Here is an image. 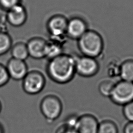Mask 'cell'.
I'll return each mask as SVG.
<instances>
[{"label": "cell", "mask_w": 133, "mask_h": 133, "mask_svg": "<svg viewBox=\"0 0 133 133\" xmlns=\"http://www.w3.org/2000/svg\"><path fill=\"white\" fill-rule=\"evenodd\" d=\"M46 71L50 78L58 84H66L74 78L75 71V56L63 53L49 60Z\"/></svg>", "instance_id": "1"}, {"label": "cell", "mask_w": 133, "mask_h": 133, "mask_svg": "<svg viewBox=\"0 0 133 133\" xmlns=\"http://www.w3.org/2000/svg\"><path fill=\"white\" fill-rule=\"evenodd\" d=\"M77 46L82 55L97 59L103 54L104 42L101 34L89 29L77 40Z\"/></svg>", "instance_id": "2"}, {"label": "cell", "mask_w": 133, "mask_h": 133, "mask_svg": "<svg viewBox=\"0 0 133 133\" xmlns=\"http://www.w3.org/2000/svg\"><path fill=\"white\" fill-rule=\"evenodd\" d=\"M40 110L47 122H52L61 114L63 105L60 99L54 95H48L42 99Z\"/></svg>", "instance_id": "3"}, {"label": "cell", "mask_w": 133, "mask_h": 133, "mask_svg": "<svg viewBox=\"0 0 133 133\" xmlns=\"http://www.w3.org/2000/svg\"><path fill=\"white\" fill-rule=\"evenodd\" d=\"M109 98L113 103L122 106L133 101V83L121 79L116 82Z\"/></svg>", "instance_id": "4"}, {"label": "cell", "mask_w": 133, "mask_h": 133, "mask_svg": "<svg viewBox=\"0 0 133 133\" xmlns=\"http://www.w3.org/2000/svg\"><path fill=\"white\" fill-rule=\"evenodd\" d=\"M22 81L23 90L29 95L39 93L46 84V78L44 74L37 70L28 71Z\"/></svg>", "instance_id": "5"}, {"label": "cell", "mask_w": 133, "mask_h": 133, "mask_svg": "<svg viewBox=\"0 0 133 133\" xmlns=\"http://www.w3.org/2000/svg\"><path fill=\"white\" fill-rule=\"evenodd\" d=\"M100 65L97 59L82 55L75 56L76 73L83 77H91L99 72Z\"/></svg>", "instance_id": "6"}, {"label": "cell", "mask_w": 133, "mask_h": 133, "mask_svg": "<svg viewBox=\"0 0 133 133\" xmlns=\"http://www.w3.org/2000/svg\"><path fill=\"white\" fill-rule=\"evenodd\" d=\"M68 19L62 15L51 17L47 22V29L50 36L57 41L66 35Z\"/></svg>", "instance_id": "7"}, {"label": "cell", "mask_w": 133, "mask_h": 133, "mask_svg": "<svg viewBox=\"0 0 133 133\" xmlns=\"http://www.w3.org/2000/svg\"><path fill=\"white\" fill-rule=\"evenodd\" d=\"M99 124L94 115L85 113L77 117L74 129L76 133H97Z\"/></svg>", "instance_id": "8"}, {"label": "cell", "mask_w": 133, "mask_h": 133, "mask_svg": "<svg viewBox=\"0 0 133 133\" xmlns=\"http://www.w3.org/2000/svg\"><path fill=\"white\" fill-rule=\"evenodd\" d=\"M88 29L85 19L79 17H73L68 21L66 35L69 38L77 41Z\"/></svg>", "instance_id": "9"}, {"label": "cell", "mask_w": 133, "mask_h": 133, "mask_svg": "<svg viewBox=\"0 0 133 133\" xmlns=\"http://www.w3.org/2000/svg\"><path fill=\"white\" fill-rule=\"evenodd\" d=\"M6 68L10 78L15 81L22 80L29 71L25 61L13 58L8 61Z\"/></svg>", "instance_id": "10"}, {"label": "cell", "mask_w": 133, "mask_h": 133, "mask_svg": "<svg viewBox=\"0 0 133 133\" xmlns=\"http://www.w3.org/2000/svg\"><path fill=\"white\" fill-rule=\"evenodd\" d=\"M27 18L26 10L21 4L7 11V21L12 26L20 27L23 25L25 23Z\"/></svg>", "instance_id": "11"}, {"label": "cell", "mask_w": 133, "mask_h": 133, "mask_svg": "<svg viewBox=\"0 0 133 133\" xmlns=\"http://www.w3.org/2000/svg\"><path fill=\"white\" fill-rule=\"evenodd\" d=\"M47 42L44 39L39 37L30 39L26 43L29 56L35 59L45 58Z\"/></svg>", "instance_id": "12"}, {"label": "cell", "mask_w": 133, "mask_h": 133, "mask_svg": "<svg viewBox=\"0 0 133 133\" xmlns=\"http://www.w3.org/2000/svg\"><path fill=\"white\" fill-rule=\"evenodd\" d=\"M119 77L121 80L133 83V59L128 58L121 62Z\"/></svg>", "instance_id": "13"}, {"label": "cell", "mask_w": 133, "mask_h": 133, "mask_svg": "<svg viewBox=\"0 0 133 133\" xmlns=\"http://www.w3.org/2000/svg\"><path fill=\"white\" fill-rule=\"evenodd\" d=\"M12 58L25 61L29 56L26 43L18 42L13 45L10 49Z\"/></svg>", "instance_id": "14"}, {"label": "cell", "mask_w": 133, "mask_h": 133, "mask_svg": "<svg viewBox=\"0 0 133 133\" xmlns=\"http://www.w3.org/2000/svg\"><path fill=\"white\" fill-rule=\"evenodd\" d=\"M63 53L62 47L60 43L57 42L56 40L47 42L45 58H47L49 60H50Z\"/></svg>", "instance_id": "15"}, {"label": "cell", "mask_w": 133, "mask_h": 133, "mask_svg": "<svg viewBox=\"0 0 133 133\" xmlns=\"http://www.w3.org/2000/svg\"><path fill=\"white\" fill-rule=\"evenodd\" d=\"M97 133H118V128L113 121L105 119L99 122Z\"/></svg>", "instance_id": "16"}, {"label": "cell", "mask_w": 133, "mask_h": 133, "mask_svg": "<svg viewBox=\"0 0 133 133\" xmlns=\"http://www.w3.org/2000/svg\"><path fill=\"white\" fill-rule=\"evenodd\" d=\"M116 82L111 79H104L101 81L98 85L99 93L104 97H110Z\"/></svg>", "instance_id": "17"}, {"label": "cell", "mask_w": 133, "mask_h": 133, "mask_svg": "<svg viewBox=\"0 0 133 133\" xmlns=\"http://www.w3.org/2000/svg\"><path fill=\"white\" fill-rule=\"evenodd\" d=\"M12 46V39L10 35L5 32L0 31V56L10 50Z\"/></svg>", "instance_id": "18"}, {"label": "cell", "mask_w": 133, "mask_h": 133, "mask_svg": "<svg viewBox=\"0 0 133 133\" xmlns=\"http://www.w3.org/2000/svg\"><path fill=\"white\" fill-rule=\"evenodd\" d=\"M123 114L128 122H133V101L123 106Z\"/></svg>", "instance_id": "19"}, {"label": "cell", "mask_w": 133, "mask_h": 133, "mask_svg": "<svg viewBox=\"0 0 133 133\" xmlns=\"http://www.w3.org/2000/svg\"><path fill=\"white\" fill-rule=\"evenodd\" d=\"M10 79L6 66L0 63V87L5 85Z\"/></svg>", "instance_id": "20"}, {"label": "cell", "mask_w": 133, "mask_h": 133, "mask_svg": "<svg viewBox=\"0 0 133 133\" xmlns=\"http://www.w3.org/2000/svg\"><path fill=\"white\" fill-rule=\"evenodd\" d=\"M21 0H0V8L8 10L14 6L20 4Z\"/></svg>", "instance_id": "21"}, {"label": "cell", "mask_w": 133, "mask_h": 133, "mask_svg": "<svg viewBox=\"0 0 133 133\" xmlns=\"http://www.w3.org/2000/svg\"><path fill=\"white\" fill-rule=\"evenodd\" d=\"M56 133H76L74 129L64 123L57 129Z\"/></svg>", "instance_id": "22"}, {"label": "cell", "mask_w": 133, "mask_h": 133, "mask_svg": "<svg viewBox=\"0 0 133 133\" xmlns=\"http://www.w3.org/2000/svg\"><path fill=\"white\" fill-rule=\"evenodd\" d=\"M123 133H133V122H128L125 125Z\"/></svg>", "instance_id": "23"}, {"label": "cell", "mask_w": 133, "mask_h": 133, "mask_svg": "<svg viewBox=\"0 0 133 133\" xmlns=\"http://www.w3.org/2000/svg\"><path fill=\"white\" fill-rule=\"evenodd\" d=\"M0 133H4V130L3 126L0 124Z\"/></svg>", "instance_id": "24"}, {"label": "cell", "mask_w": 133, "mask_h": 133, "mask_svg": "<svg viewBox=\"0 0 133 133\" xmlns=\"http://www.w3.org/2000/svg\"><path fill=\"white\" fill-rule=\"evenodd\" d=\"M2 103H1V102L0 101V113H1V111H2Z\"/></svg>", "instance_id": "25"}]
</instances>
